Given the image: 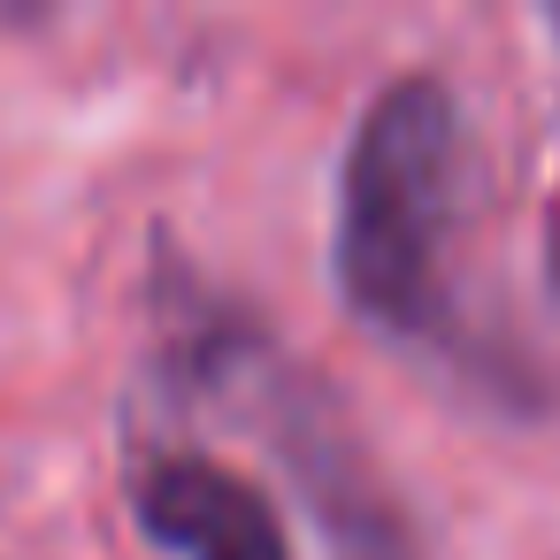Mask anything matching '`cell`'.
Here are the masks:
<instances>
[{
    "label": "cell",
    "instance_id": "2",
    "mask_svg": "<svg viewBox=\"0 0 560 560\" xmlns=\"http://www.w3.org/2000/svg\"><path fill=\"white\" fill-rule=\"evenodd\" d=\"M162 330H170V376L215 407H246L254 438L292 468V483L307 491V514L330 545V560H422L415 552V522L392 499L384 468L369 460L361 430L346 422V407L330 399V384H315L307 369L284 361V346L231 307L223 292H208L185 261L162 254Z\"/></svg>",
    "mask_w": 560,
    "mask_h": 560
},
{
    "label": "cell",
    "instance_id": "4",
    "mask_svg": "<svg viewBox=\"0 0 560 560\" xmlns=\"http://www.w3.org/2000/svg\"><path fill=\"white\" fill-rule=\"evenodd\" d=\"M545 24H552V39H560V9H552V16H545Z\"/></svg>",
    "mask_w": 560,
    "mask_h": 560
},
{
    "label": "cell",
    "instance_id": "3",
    "mask_svg": "<svg viewBox=\"0 0 560 560\" xmlns=\"http://www.w3.org/2000/svg\"><path fill=\"white\" fill-rule=\"evenodd\" d=\"M124 491H131V522L170 560H292L277 499L215 453L192 445L131 453Z\"/></svg>",
    "mask_w": 560,
    "mask_h": 560
},
{
    "label": "cell",
    "instance_id": "1",
    "mask_svg": "<svg viewBox=\"0 0 560 560\" xmlns=\"http://www.w3.org/2000/svg\"><path fill=\"white\" fill-rule=\"evenodd\" d=\"M460 101L445 78H392L346 139L330 200V277L338 300L392 346H460L453 307V223H460Z\"/></svg>",
    "mask_w": 560,
    "mask_h": 560
}]
</instances>
